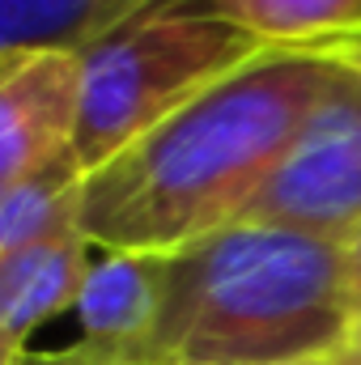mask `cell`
<instances>
[{"label":"cell","instance_id":"obj_1","mask_svg":"<svg viewBox=\"0 0 361 365\" xmlns=\"http://www.w3.org/2000/svg\"><path fill=\"white\" fill-rule=\"evenodd\" d=\"M327 81L323 60L268 51L200 93L86 179V238L98 251L171 255L243 221Z\"/></svg>","mask_w":361,"mask_h":365},{"label":"cell","instance_id":"obj_2","mask_svg":"<svg viewBox=\"0 0 361 365\" xmlns=\"http://www.w3.org/2000/svg\"><path fill=\"white\" fill-rule=\"evenodd\" d=\"M357 314L345 242L234 221L162 255V306L128 365L332 361Z\"/></svg>","mask_w":361,"mask_h":365},{"label":"cell","instance_id":"obj_3","mask_svg":"<svg viewBox=\"0 0 361 365\" xmlns=\"http://www.w3.org/2000/svg\"><path fill=\"white\" fill-rule=\"evenodd\" d=\"M264 56L268 47L204 0H153L86 51L77 170L98 175L128 145Z\"/></svg>","mask_w":361,"mask_h":365},{"label":"cell","instance_id":"obj_4","mask_svg":"<svg viewBox=\"0 0 361 365\" xmlns=\"http://www.w3.org/2000/svg\"><path fill=\"white\" fill-rule=\"evenodd\" d=\"M243 221L349 242L361 230V77L332 81Z\"/></svg>","mask_w":361,"mask_h":365},{"label":"cell","instance_id":"obj_5","mask_svg":"<svg viewBox=\"0 0 361 365\" xmlns=\"http://www.w3.org/2000/svg\"><path fill=\"white\" fill-rule=\"evenodd\" d=\"M86 56L34 51L0 64V191L73 158Z\"/></svg>","mask_w":361,"mask_h":365},{"label":"cell","instance_id":"obj_6","mask_svg":"<svg viewBox=\"0 0 361 365\" xmlns=\"http://www.w3.org/2000/svg\"><path fill=\"white\" fill-rule=\"evenodd\" d=\"M93 251L98 247L86 230H73L17 255H0V365H21L30 357L34 331L60 310L77 306Z\"/></svg>","mask_w":361,"mask_h":365},{"label":"cell","instance_id":"obj_7","mask_svg":"<svg viewBox=\"0 0 361 365\" xmlns=\"http://www.w3.org/2000/svg\"><path fill=\"white\" fill-rule=\"evenodd\" d=\"M158 306H162V255L102 251L73 306L81 323V349L128 365V357L153 331Z\"/></svg>","mask_w":361,"mask_h":365},{"label":"cell","instance_id":"obj_8","mask_svg":"<svg viewBox=\"0 0 361 365\" xmlns=\"http://www.w3.org/2000/svg\"><path fill=\"white\" fill-rule=\"evenodd\" d=\"M153 0H0V64L34 51L86 56Z\"/></svg>","mask_w":361,"mask_h":365},{"label":"cell","instance_id":"obj_9","mask_svg":"<svg viewBox=\"0 0 361 365\" xmlns=\"http://www.w3.org/2000/svg\"><path fill=\"white\" fill-rule=\"evenodd\" d=\"M86 204V175L77 162H60L34 179L0 191V255H17L26 247L64 238L81 230Z\"/></svg>","mask_w":361,"mask_h":365},{"label":"cell","instance_id":"obj_10","mask_svg":"<svg viewBox=\"0 0 361 365\" xmlns=\"http://www.w3.org/2000/svg\"><path fill=\"white\" fill-rule=\"evenodd\" d=\"M268 51H302L361 30V0H204Z\"/></svg>","mask_w":361,"mask_h":365},{"label":"cell","instance_id":"obj_11","mask_svg":"<svg viewBox=\"0 0 361 365\" xmlns=\"http://www.w3.org/2000/svg\"><path fill=\"white\" fill-rule=\"evenodd\" d=\"M306 56L323 60L327 68H340V73H353L361 77V30H349V34H336V38H323L315 47H302Z\"/></svg>","mask_w":361,"mask_h":365},{"label":"cell","instance_id":"obj_12","mask_svg":"<svg viewBox=\"0 0 361 365\" xmlns=\"http://www.w3.org/2000/svg\"><path fill=\"white\" fill-rule=\"evenodd\" d=\"M21 365H119V361H106L98 353H86L81 344H73V349H56V353H30Z\"/></svg>","mask_w":361,"mask_h":365},{"label":"cell","instance_id":"obj_13","mask_svg":"<svg viewBox=\"0 0 361 365\" xmlns=\"http://www.w3.org/2000/svg\"><path fill=\"white\" fill-rule=\"evenodd\" d=\"M345 259H349V280H353V297H357V310H361V230L345 242Z\"/></svg>","mask_w":361,"mask_h":365},{"label":"cell","instance_id":"obj_14","mask_svg":"<svg viewBox=\"0 0 361 365\" xmlns=\"http://www.w3.org/2000/svg\"><path fill=\"white\" fill-rule=\"evenodd\" d=\"M336 361H340V365H361V314H357V323H353V331H349L345 353H340Z\"/></svg>","mask_w":361,"mask_h":365},{"label":"cell","instance_id":"obj_15","mask_svg":"<svg viewBox=\"0 0 361 365\" xmlns=\"http://www.w3.org/2000/svg\"><path fill=\"white\" fill-rule=\"evenodd\" d=\"M289 365H340V361L332 357V361H289Z\"/></svg>","mask_w":361,"mask_h":365}]
</instances>
